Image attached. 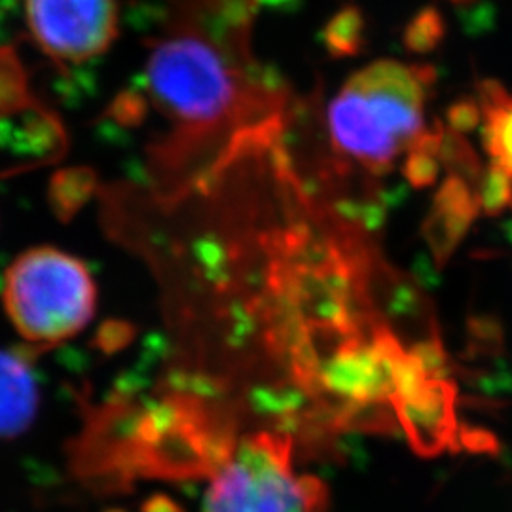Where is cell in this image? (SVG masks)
Segmentation results:
<instances>
[{
  "mask_svg": "<svg viewBox=\"0 0 512 512\" xmlns=\"http://www.w3.org/2000/svg\"><path fill=\"white\" fill-rule=\"evenodd\" d=\"M255 4L177 0L145 69V92L169 124L160 160L183 173L205 152H234L279 131L281 93L251 50Z\"/></svg>",
  "mask_w": 512,
  "mask_h": 512,
  "instance_id": "6da1fadb",
  "label": "cell"
},
{
  "mask_svg": "<svg viewBox=\"0 0 512 512\" xmlns=\"http://www.w3.org/2000/svg\"><path fill=\"white\" fill-rule=\"evenodd\" d=\"M435 71L382 59L357 71L332 99L327 116L334 156L348 167L384 177L420 150L433 129L425 128V105Z\"/></svg>",
  "mask_w": 512,
  "mask_h": 512,
  "instance_id": "7a4b0ae2",
  "label": "cell"
},
{
  "mask_svg": "<svg viewBox=\"0 0 512 512\" xmlns=\"http://www.w3.org/2000/svg\"><path fill=\"white\" fill-rule=\"evenodd\" d=\"M2 304L29 344L54 346L88 327L97 306V287L82 260L42 245L27 249L10 264Z\"/></svg>",
  "mask_w": 512,
  "mask_h": 512,
  "instance_id": "3957f363",
  "label": "cell"
},
{
  "mask_svg": "<svg viewBox=\"0 0 512 512\" xmlns=\"http://www.w3.org/2000/svg\"><path fill=\"white\" fill-rule=\"evenodd\" d=\"M203 512H325V492L315 478L296 473L291 437L262 431L220 456Z\"/></svg>",
  "mask_w": 512,
  "mask_h": 512,
  "instance_id": "277c9868",
  "label": "cell"
},
{
  "mask_svg": "<svg viewBox=\"0 0 512 512\" xmlns=\"http://www.w3.org/2000/svg\"><path fill=\"white\" fill-rule=\"evenodd\" d=\"M25 10L38 46L55 61L95 59L118 33L114 0H27Z\"/></svg>",
  "mask_w": 512,
  "mask_h": 512,
  "instance_id": "5b68a950",
  "label": "cell"
},
{
  "mask_svg": "<svg viewBox=\"0 0 512 512\" xmlns=\"http://www.w3.org/2000/svg\"><path fill=\"white\" fill-rule=\"evenodd\" d=\"M40 389L27 353L0 349V440H14L37 420Z\"/></svg>",
  "mask_w": 512,
  "mask_h": 512,
  "instance_id": "8992f818",
  "label": "cell"
},
{
  "mask_svg": "<svg viewBox=\"0 0 512 512\" xmlns=\"http://www.w3.org/2000/svg\"><path fill=\"white\" fill-rule=\"evenodd\" d=\"M480 110L484 116V147L512 179V93L499 82L480 84Z\"/></svg>",
  "mask_w": 512,
  "mask_h": 512,
  "instance_id": "52a82bcc",
  "label": "cell"
},
{
  "mask_svg": "<svg viewBox=\"0 0 512 512\" xmlns=\"http://www.w3.org/2000/svg\"><path fill=\"white\" fill-rule=\"evenodd\" d=\"M363 18L355 8H346L327 27V46L334 54H355L363 40Z\"/></svg>",
  "mask_w": 512,
  "mask_h": 512,
  "instance_id": "ba28073f",
  "label": "cell"
},
{
  "mask_svg": "<svg viewBox=\"0 0 512 512\" xmlns=\"http://www.w3.org/2000/svg\"><path fill=\"white\" fill-rule=\"evenodd\" d=\"M480 203L488 213H501L512 202V179L492 162L480 186Z\"/></svg>",
  "mask_w": 512,
  "mask_h": 512,
  "instance_id": "9c48e42d",
  "label": "cell"
},
{
  "mask_svg": "<svg viewBox=\"0 0 512 512\" xmlns=\"http://www.w3.org/2000/svg\"><path fill=\"white\" fill-rule=\"evenodd\" d=\"M442 33H444V25H442L439 14L433 10H427L412 23L406 37H408V44L412 50L425 52V50H431L439 42Z\"/></svg>",
  "mask_w": 512,
  "mask_h": 512,
  "instance_id": "30bf717a",
  "label": "cell"
},
{
  "mask_svg": "<svg viewBox=\"0 0 512 512\" xmlns=\"http://www.w3.org/2000/svg\"><path fill=\"white\" fill-rule=\"evenodd\" d=\"M480 116H482L480 105L476 101H471V99L459 101L448 112L450 126H452L454 131H458V133H465V131L478 128Z\"/></svg>",
  "mask_w": 512,
  "mask_h": 512,
  "instance_id": "8fae6325",
  "label": "cell"
},
{
  "mask_svg": "<svg viewBox=\"0 0 512 512\" xmlns=\"http://www.w3.org/2000/svg\"><path fill=\"white\" fill-rule=\"evenodd\" d=\"M253 2L255 6L258 4H264V6H270V8H285V6H291L296 0H249Z\"/></svg>",
  "mask_w": 512,
  "mask_h": 512,
  "instance_id": "7c38bea8",
  "label": "cell"
},
{
  "mask_svg": "<svg viewBox=\"0 0 512 512\" xmlns=\"http://www.w3.org/2000/svg\"><path fill=\"white\" fill-rule=\"evenodd\" d=\"M511 205H512V202H511Z\"/></svg>",
  "mask_w": 512,
  "mask_h": 512,
  "instance_id": "4fadbf2b",
  "label": "cell"
}]
</instances>
